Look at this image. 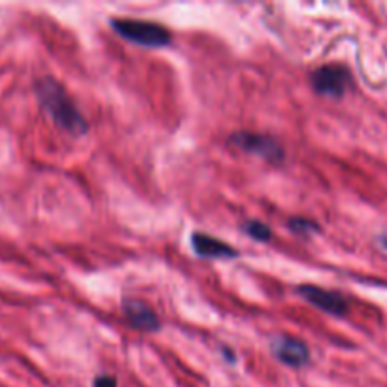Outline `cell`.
Instances as JSON below:
<instances>
[{"instance_id":"6","label":"cell","mask_w":387,"mask_h":387,"mask_svg":"<svg viewBox=\"0 0 387 387\" xmlns=\"http://www.w3.org/2000/svg\"><path fill=\"white\" fill-rule=\"evenodd\" d=\"M272 351L278 361L288 367H304L310 361V350L302 340L281 335L272 340Z\"/></svg>"},{"instance_id":"1","label":"cell","mask_w":387,"mask_h":387,"mask_svg":"<svg viewBox=\"0 0 387 387\" xmlns=\"http://www.w3.org/2000/svg\"><path fill=\"white\" fill-rule=\"evenodd\" d=\"M36 94L40 104L50 113V118L55 121L57 127H61L64 132H69L72 136H81L87 132V121L76 108L61 83H57L50 76H44L36 81Z\"/></svg>"},{"instance_id":"2","label":"cell","mask_w":387,"mask_h":387,"mask_svg":"<svg viewBox=\"0 0 387 387\" xmlns=\"http://www.w3.org/2000/svg\"><path fill=\"white\" fill-rule=\"evenodd\" d=\"M113 31L129 42L144 48H164L172 42V34L167 27L140 19H113Z\"/></svg>"},{"instance_id":"11","label":"cell","mask_w":387,"mask_h":387,"mask_svg":"<svg viewBox=\"0 0 387 387\" xmlns=\"http://www.w3.org/2000/svg\"><path fill=\"white\" fill-rule=\"evenodd\" d=\"M94 387H118V381H115L113 376L100 374L97 376V380H94Z\"/></svg>"},{"instance_id":"9","label":"cell","mask_w":387,"mask_h":387,"mask_svg":"<svg viewBox=\"0 0 387 387\" xmlns=\"http://www.w3.org/2000/svg\"><path fill=\"white\" fill-rule=\"evenodd\" d=\"M242 231L248 234V237L255 238L259 242H267L272 238V231H270V227H267L261 221H255V219H251V221H246L242 225Z\"/></svg>"},{"instance_id":"10","label":"cell","mask_w":387,"mask_h":387,"mask_svg":"<svg viewBox=\"0 0 387 387\" xmlns=\"http://www.w3.org/2000/svg\"><path fill=\"white\" fill-rule=\"evenodd\" d=\"M289 229L297 234H314L319 231V225L307 218H291L289 219Z\"/></svg>"},{"instance_id":"8","label":"cell","mask_w":387,"mask_h":387,"mask_svg":"<svg viewBox=\"0 0 387 387\" xmlns=\"http://www.w3.org/2000/svg\"><path fill=\"white\" fill-rule=\"evenodd\" d=\"M191 246L193 251L200 257H208V259H232L237 257V250L231 248L229 244L221 242L218 238L204 234V232H195L191 237Z\"/></svg>"},{"instance_id":"7","label":"cell","mask_w":387,"mask_h":387,"mask_svg":"<svg viewBox=\"0 0 387 387\" xmlns=\"http://www.w3.org/2000/svg\"><path fill=\"white\" fill-rule=\"evenodd\" d=\"M123 314H125L127 321L131 323V327L144 332H155L161 329V321L155 310L146 304L144 300L138 299H127L123 302Z\"/></svg>"},{"instance_id":"5","label":"cell","mask_w":387,"mask_h":387,"mask_svg":"<svg viewBox=\"0 0 387 387\" xmlns=\"http://www.w3.org/2000/svg\"><path fill=\"white\" fill-rule=\"evenodd\" d=\"M297 293L308 300L312 307L319 308L321 312L331 314V316H344L348 312V300L337 291H329L318 286H299Z\"/></svg>"},{"instance_id":"4","label":"cell","mask_w":387,"mask_h":387,"mask_svg":"<svg viewBox=\"0 0 387 387\" xmlns=\"http://www.w3.org/2000/svg\"><path fill=\"white\" fill-rule=\"evenodd\" d=\"M310 81H312L314 91L318 94L331 97V99H340L351 85V74L344 64L332 63L314 70L312 76H310Z\"/></svg>"},{"instance_id":"3","label":"cell","mask_w":387,"mask_h":387,"mask_svg":"<svg viewBox=\"0 0 387 387\" xmlns=\"http://www.w3.org/2000/svg\"><path fill=\"white\" fill-rule=\"evenodd\" d=\"M229 142L232 146L240 148L242 151H246V153L261 157L265 161L274 162V164L283 161V157H286V151H283V148H281V144L276 138L267 136V134H259V132H232Z\"/></svg>"}]
</instances>
